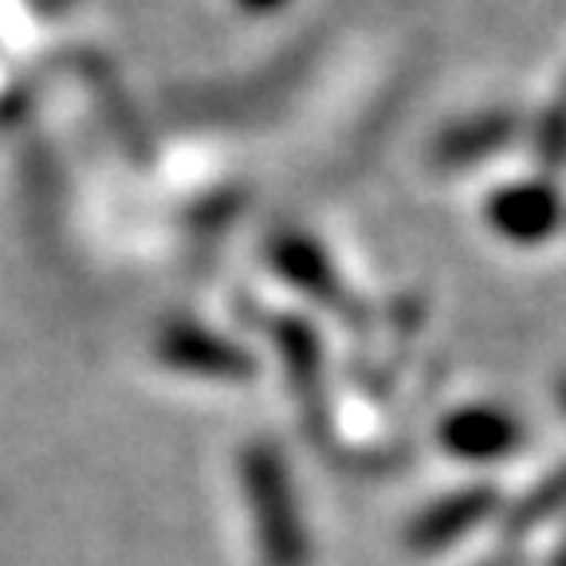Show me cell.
Masks as SVG:
<instances>
[{"label":"cell","mask_w":566,"mask_h":566,"mask_svg":"<svg viewBox=\"0 0 566 566\" xmlns=\"http://www.w3.org/2000/svg\"><path fill=\"white\" fill-rule=\"evenodd\" d=\"M500 495L495 488H464L457 495H444L433 507H424L409 527V543L417 551H441L449 543H457L464 531H472L476 523H484L495 512Z\"/></svg>","instance_id":"7a4b0ae2"},{"label":"cell","mask_w":566,"mask_h":566,"mask_svg":"<svg viewBox=\"0 0 566 566\" xmlns=\"http://www.w3.org/2000/svg\"><path fill=\"white\" fill-rule=\"evenodd\" d=\"M161 358L177 370L209 374V378H229L240 381L252 374V358L244 350H237L224 338H212L197 327H174L161 338Z\"/></svg>","instance_id":"277c9868"},{"label":"cell","mask_w":566,"mask_h":566,"mask_svg":"<svg viewBox=\"0 0 566 566\" xmlns=\"http://www.w3.org/2000/svg\"><path fill=\"white\" fill-rule=\"evenodd\" d=\"M558 566H566V551H563V563H558Z\"/></svg>","instance_id":"9c48e42d"},{"label":"cell","mask_w":566,"mask_h":566,"mask_svg":"<svg viewBox=\"0 0 566 566\" xmlns=\"http://www.w3.org/2000/svg\"><path fill=\"white\" fill-rule=\"evenodd\" d=\"M283 358H287V370H292L295 394L303 401V413H307L311 429H327V409H323V386H318V343L311 338V331L303 323H283L280 327Z\"/></svg>","instance_id":"5b68a950"},{"label":"cell","mask_w":566,"mask_h":566,"mask_svg":"<svg viewBox=\"0 0 566 566\" xmlns=\"http://www.w3.org/2000/svg\"><path fill=\"white\" fill-rule=\"evenodd\" d=\"M444 449H452L464 460H495L520 444V424L504 409L492 406H469L444 417L441 424Z\"/></svg>","instance_id":"3957f363"},{"label":"cell","mask_w":566,"mask_h":566,"mask_svg":"<svg viewBox=\"0 0 566 566\" xmlns=\"http://www.w3.org/2000/svg\"><path fill=\"white\" fill-rule=\"evenodd\" d=\"M558 398H563V406H566V381H563V389H558Z\"/></svg>","instance_id":"ba28073f"},{"label":"cell","mask_w":566,"mask_h":566,"mask_svg":"<svg viewBox=\"0 0 566 566\" xmlns=\"http://www.w3.org/2000/svg\"><path fill=\"white\" fill-rule=\"evenodd\" d=\"M495 224H500L507 237L535 240L555 224V205L543 193H512L495 205Z\"/></svg>","instance_id":"8992f818"},{"label":"cell","mask_w":566,"mask_h":566,"mask_svg":"<svg viewBox=\"0 0 566 566\" xmlns=\"http://www.w3.org/2000/svg\"><path fill=\"white\" fill-rule=\"evenodd\" d=\"M240 484L256 520L260 551L268 566H307V535H303L295 488L287 460L272 444H248L240 457Z\"/></svg>","instance_id":"6da1fadb"},{"label":"cell","mask_w":566,"mask_h":566,"mask_svg":"<svg viewBox=\"0 0 566 566\" xmlns=\"http://www.w3.org/2000/svg\"><path fill=\"white\" fill-rule=\"evenodd\" d=\"M558 512H566V464L551 472L535 492H527L520 504H515V512L507 515V535H523V531L555 520Z\"/></svg>","instance_id":"52a82bcc"}]
</instances>
